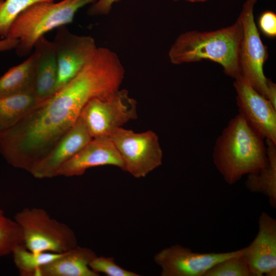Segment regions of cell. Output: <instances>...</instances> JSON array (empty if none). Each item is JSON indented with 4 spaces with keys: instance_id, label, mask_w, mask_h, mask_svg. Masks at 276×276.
<instances>
[{
    "instance_id": "obj_1",
    "label": "cell",
    "mask_w": 276,
    "mask_h": 276,
    "mask_svg": "<svg viewBox=\"0 0 276 276\" xmlns=\"http://www.w3.org/2000/svg\"><path fill=\"white\" fill-rule=\"evenodd\" d=\"M212 157L217 170L229 185L245 175L258 172L268 164L264 139L239 113L230 120L217 138Z\"/></svg>"
},
{
    "instance_id": "obj_2",
    "label": "cell",
    "mask_w": 276,
    "mask_h": 276,
    "mask_svg": "<svg viewBox=\"0 0 276 276\" xmlns=\"http://www.w3.org/2000/svg\"><path fill=\"white\" fill-rule=\"evenodd\" d=\"M242 36L239 17L233 25L217 30L187 31L172 44L169 58L175 65L209 60L221 65L226 75L236 79L241 76L239 50Z\"/></svg>"
},
{
    "instance_id": "obj_3",
    "label": "cell",
    "mask_w": 276,
    "mask_h": 276,
    "mask_svg": "<svg viewBox=\"0 0 276 276\" xmlns=\"http://www.w3.org/2000/svg\"><path fill=\"white\" fill-rule=\"evenodd\" d=\"M98 0L41 2L25 9L12 24L6 38L18 41L19 56L28 55L37 40L49 32L71 23L81 8Z\"/></svg>"
},
{
    "instance_id": "obj_4",
    "label": "cell",
    "mask_w": 276,
    "mask_h": 276,
    "mask_svg": "<svg viewBox=\"0 0 276 276\" xmlns=\"http://www.w3.org/2000/svg\"><path fill=\"white\" fill-rule=\"evenodd\" d=\"M14 219L21 228L23 245L30 251L61 254L78 245L72 229L52 218L43 209L24 208Z\"/></svg>"
},
{
    "instance_id": "obj_5",
    "label": "cell",
    "mask_w": 276,
    "mask_h": 276,
    "mask_svg": "<svg viewBox=\"0 0 276 276\" xmlns=\"http://www.w3.org/2000/svg\"><path fill=\"white\" fill-rule=\"evenodd\" d=\"M137 118V102L124 89L90 100L80 116L92 138L109 136Z\"/></svg>"
},
{
    "instance_id": "obj_6",
    "label": "cell",
    "mask_w": 276,
    "mask_h": 276,
    "mask_svg": "<svg viewBox=\"0 0 276 276\" xmlns=\"http://www.w3.org/2000/svg\"><path fill=\"white\" fill-rule=\"evenodd\" d=\"M109 136L124 161L125 171L133 177H145L162 164L163 150L153 131L135 132L121 127Z\"/></svg>"
},
{
    "instance_id": "obj_7",
    "label": "cell",
    "mask_w": 276,
    "mask_h": 276,
    "mask_svg": "<svg viewBox=\"0 0 276 276\" xmlns=\"http://www.w3.org/2000/svg\"><path fill=\"white\" fill-rule=\"evenodd\" d=\"M257 2V0H246L238 17L243 27L239 66L241 76L266 98L268 78L264 74L263 66L268 54L255 21L254 7Z\"/></svg>"
},
{
    "instance_id": "obj_8",
    "label": "cell",
    "mask_w": 276,
    "mask_h": 276,
    "mask_svg": "<svg viewBox=\"0 0 276 276\" xmlns=\"http://www.w3.org/2000/svg\"><path fill=\"white\" fill-rule=\"evenodd\" d=\"M57 29L52 41L58 68L56 92L78 74L91 60L98 48L90 36L74 34L65 26Z\"/></svg>"
},
{
    "instance_id": "obj_9",
    "label": "cell",
    "mask_w": 276,
    "mask_h": 276,
    "mask_svg": "<svg viewBox=\"0 0 276 276\" xmlns=\"http://www.w3.org/2000/svg\"><path fill=\"white\" fill-rule=\"evenodd\" d=\"M243 248L227 252L201 253L180 244L166 247L154 257L162 276H204L217 263L242 255Z\"/></svg>"
},
{
    "instance_id": "obj_10",
    "label": "cell",
    "mask_w": 276,
    "mask_h": 276,
    "mask_svg": "<svg viewBox=\"0 0 276 276\" xmlns=\"http://www.w3.org/2000/svg\"><path fill=\"white\" fill-rule=\"evenodd\" d=\"M233 85L239 114L263 139L276 143V108L241 76Z\"/></svg>"
},
{
    "instance_id": "obj_11",
    "label": "cell",
    "mask_w": 276,
    "mask_h": 276,
    "mask_svg": "<svg viewBox=\"0 0 276 276\" xmlns=\"http://www.w3.org/2000/svg\"><path fill=\"white\" fill-rule=\"evenodd\" d=\"M258 232L250 244L243 248L242 257L253 276L276 275V220L262 212Z\"/></svg>"
},
{
    "instance_id": "obj_12",
    "label": "cell",
    "mask_w": 276,
    "mask_h": 276,
    "mask_svg": "<svg viewBox=\"0 0 276 276\" xmlns=\"http://www.w3.org/2000/svg\"><path fill=\"white\" fill-rule=\"evenodd\" d=\"M110 165L125 171V164L109 136L92 139L58 170L56 176H78L91 168Z\"/></svg>"
},
{
    "instance_id": "obj_13",
    "label": "cell",
    "mask_w": 276,
    "mask_h": 276,
    "mask_svg": "<svg viewBox=\"0 0 276 276\" xmlns=\"http://www.w3.org/2000/svg\"><path fill=\"white\" fill-rule=\"evenodd\" d=\"M91 139L86 126L79 117L68 132L35 165L30 173L38 179L56 177L59 169Z\"/></svg>"
},
{
    "instance_id": "obj_14",
    "label": "cell",
    "mask_w": 276,
    "mask_h": 276,
    "mask_svg": "<svg viewBox=\"0 0 276 276\" xmlns=\"http://www.w3.org/2000/svg\"><path fill=\"white\" fill-rule=\"evenodd\" d=\"M33 49V92L39 105L49 100L56 93L57 63L53 43L44 36L37 40Z\"/></svg>"
},
{
    "instance_id": "obj_15",
    "label": "cell",
    "mask_w": 276,
    "mask_h": 276,
    "mask_svg": "<svg viewBox=\"0 0 276 276\" xmlns=\"http://www.w3.org/2000/svg\"><path fill=\"white\" fill-rule=\"evenodd\" d=\"M97 256L91 249L77 245L43 266L37 276H99L89 267Z\"/></svg>"
},
{
    "instance_id": "obj_16",
    "label": "cell",
    "mask_w": 276,
    "mask_h": 276,
    "mask_svg": "<svg viewBox=\"0 0 276 276\" xmlns=\"http://www.w3.org/2000/svg\"><path fill=\"white\" fill-rule=\"evenodd\" d=\"M38 105L33 91L0 97V138Z\"/></svg>"
},
{
    "instance_id": "obj_17",
    "label": "cell",
    "mask_w": 276,
    "mask_h": 276,
    "mask_svg": "<svg viewBox=\"0 0 276 276\" xmlns=\"http://www.w3.org/2000/svg\"><path fill=\"white\" fill-rule=\"evenodd\" d=\"M268 164L256 173L248 174L245 185L252 193L266 196L269 205L276 208V143L266 139Z\"/></svg>"
},
{
    "instance_id": "obj_18",
    "label": "cell",
    "mask_w": 276,
    "mask_h": 276,
    "mask_svg": "<svg viewBox=\"0 0 276 276\" xmlns=\"http://www.w3.org/2000/svg\"><path fill=\"white\" fill-rule=\"evenodd\" d=\"M34 57L33 53L0 77V97L33 91Z\"/></svg>"
},
{
    "instance_id": "obj_19",
    "label": "cell",
    "mask_w": 276,
    "mask_h": 276,
    "mask_svg": "<svg viewBox=\"0 0 276 276\" xmlns=\"http://www.w3.org/2000/svg\"><path fill=\"white\" fill-rule=\"evenodd\" d=\"M61 254L34 252L23 244L16 246L12 252L14 263L21 276H37L43 266L58 257Z\"/></svg>"
},
{
    "instance_id": "obj_20",
    "label": "cell",
    "mask_w": 276,
    "mask_h": 276,
    "mask_svg": "<svg viewBox=\"0 0 276 276\" xmlns=\"http://www.w3.org/2000/svg\"><path fill=\"white\" fill-rule=\"evenodd\" d=\"M21 244L23 238L20 226L0 209V257L12 254L16 246Z\"/></svg>"
},
{
    "instance_id": "obj_21",
    "label": "cell",
    "mask_w": 276,
    "mask_h": 276,
    "mask_svg": "<svg viewBox=\"0 0 276 276\" xmlns=\"http://www.w3.org/2000/svg\"><path fill=\"white\" fill-rule=\"evenodd\" d=\"M53 0H0V36L6 38L14 21L32 5Z\"/></svg>"
},
{
    "instance_id": "obj_22",
    "label": "cell",
    "mask_w": 276,
    "mask_h": 276,
    "mask_svg": "<svg viewBox=\"0 0 276 276\" xmlns=\"http://www.w3.org/2000/svg\"><path fill=\"white\" fill-rule=\"evenodd\" d=\"M204 276H253L241 255L223 260L212 267Z\"/></svg>"
},
{
    "instance_id": "obj_23",
    "label": "cell",
    "mask_w": 276,
    "mask_h": 276,
    "mask_svg": "<svg viewBox=\"0 0 276 276\" xmlns=\"http://www.w3.org/2000/svg\"><path fill=\"white\" fill-rule=\"evenodd\" d=\"M89 267L96 272L107 276H139L136 273L125 269L116 264L112 257L97 256L90 263Z\"/></svg>"
},
{
    "instance_id": "obj_24",
    "label": "cell",
    "mask_w": 276,
    "mask_h": 276,
    "mask_svg": "<svg viewBox=\"0 0 276 276\" xmlns=\"http://www.w3.org/2000/svg\"><path fill=\"white\" fill-rule=\"evenodd\" d=\"M259 26L262 32L266 36H276V14L270 10L263 12L259 18Z\"/></svg>"
},
{
    "instance_id": "obj_25",
    "label": "cell",
    "mask_w": 276,
    "mask_h": 276,
    "mask_svg": "<svg viewBox=\"0 0 276 276\" xmlns=\"http://www.w3.org/2000/svg\"><path fill=\"white\" fill-rule=\"evenodd\" d=\"M121 0H98L91 4L87 10V15L96 16L108 15L113 5Z\"/></svg>"
},
{
    "instance_id": "obj_26",
    "label": "cell",
    "mask_w": 276,
    "mask_h": 276,
    "mask_svg": "<svg viewBox=\"0 0 276 276\" xmlns=\"http://www.w3.org/2000/svg\"><path fill=\"white\" fill-rule=\"evenodd\" d=\"M266 99L276 108V84L268 78Z\"/></svg>"
},
{
    "instance_id": "obj_27",
    "label": "cell",
    "mask_w": 276,
    "mask_h": 276,
    "mask_svg": "<svg viewBox=\"0 0 276 276\" xmlns=\"http://www.w3.org/2000/svg\"><path fill=\"white\" fill-rule=\"evenodd\" d=\"M9 48V44L8 41L6 39H2L0 40V52L8 50Z\"/></svg>"
},
{
    "instance_id": "obj_28",
    "label": "cell",
    "mask_w": 276,
    "mask_h": 276,
    "mask_svg": "<svg viewBox=\"0 0 276 276\" xmlns=\"http://www.w3.org/2000/svg\"><path fill=\"white\" fill-rule=\"evenodd\" d=\"M174 1H185L190 3H199V2H205L208 0H172Z\"/></svg>"
},
{
    "instance_id": "obj_29",
    "label": "cell",
    "mask_w": 276,
    "mask_h": 276,
    "mask_svg": "<svg viewBox=\"0 0 276 276\" xmlns=\"http://www.w3.org/2000/svg\"><path fill=\"white\" fill-rule=\"evenodd\" d=\"M53 1H54L55 0H53Z\"/></svg>"
}]
</instances>
